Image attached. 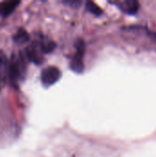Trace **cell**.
Instances as JSON below:
<instances>
[{
	"mask_svg": "<svg viewBox=\"0 0 156 157\" xmlns=\"http://www.w3.org/2000/svg\"><path fill=\"white\" fill-rule=\"evenodd\" d=\"M86 8L89 12H91L92 14H94L96 16H100L103 13V10L97 4H95L92 1L86 2Z\"/></svg>",
	"mask_w": 156,
	"mask_h": 157,
	"instance_id": "10",
	"label": "cell"
},
{
	"mask_svg": "<svg viewBox=\"0 0 156 157\" xmlns=\"http://www.w3.org/2000/svg\"><path fill=\"white\" fill-rule=\"evenodd\" d=\"M20 4L19 1H4L0 2V16L1 17H7L9 16L16 7Z\"/></svg>",
	"mask_w": 156,
	"mask_h": 157,
	"instance_id": "6",
	"label": "cell"
},
{
	"mask_svg": "<svg viewBox=\"0 0 156 157\" xmlns=\"http://www.w3.org/2000/svg\"><path fill=\"white\" fill-rule=\"evenodd\" d=\"M63 3L66 5L72 6L73 7H78L81 5V1L79 0H66V1H63Z\"/></svg>",
	"mask_w": 156,
	"mask_h": 157,
	"instance_id": "11",
	"label": "cell"
},
{
	"mask_svg": "<svg viewBox=\"0 0 156 157\" xmlns=\"http://www.w3.org/2000/svg\"><path fill=\"white\" fill-rule=\"evenodd\" d=\"M118 5V6L123 10L124 12H126L127 14H136L139 10V2L135 1V0H124V1H120L116 3Z\"/></svg>",
	"mask_w": 156,
	"mask_h": 157,
	"instance_id": "5",
	"label": "cell"
},
{
	"mask_svg": "<svg viewBox=\"0 0 156 157\" xmlns=\"http://www.w3.org/2000/svg\"><path fill=\"white\" fill-rule=\"evenodd\" d=\"M76 52L71 62V69L75 73H82L84 71V54H85V42L83 40L78 39L75 41Z\"/></svg>",
	"mask_w": 156,
	"mask_h": 157,
	"instance_id": "2",
	"label": "cell"
},
{
	"mask_svg": "<svg viewBox=\"0 0 156 157\" xmlns=\"http://www.w3.org/2000/svg\"><path fill=\"white\" fill-rule=\"evenodd\" d=\"M7 67H8V62L6 56L2 52H0V79H3L6 75Z\"/></svg>",
	"mask_w": 156,
	"mask_h": 157,
	"instance_id": "9",
	"label": "cell"
},
{
	"mask_svg": "<svg viewBox=\"0 0 156 157\" xmlns=\"http://www.w3.org/2000/svg\"><path fill=\"white\" fill-rule=\"evenodd\" d=\"M26 71V63L24 56L20 55V57L13 56L8 62L7 67V75L12 83L17 82L18 79L22 77V75L25 74Z\"/></svg>",
	"mask_w": 156,
	"mask_h": 157,
	"instance_id": "1",
	"label": "cell"
},
{
	"mask_svg": "<svg viewBox=\"0 0 156 157\" xmlns=\"http://www.w3.org/2000/svg\"><path fill=\"white\" fill-rule=\"evenodd\" d=\"M60 77H61L60 70L55 66H50L42 71L41 82L44 86H50L55 84Z\"/></svg>",
	"mask_w": 156,
	"mask_h": 157,
	"instance_id": "3",
	"label": "cell"
},
{
	"mask_svg": "<svg viewBox=\"0 0 156 157\" xmlns=\"http://www.w3.org/2000/svg\"><path fill=\"white\" fill-rule=\"evenodd\" d=\"M14 40H15V41H16L17 43L23 44V43H25V42H27V41L29 40V33H28L25 29H20L17 32V34L15 35Z\"/></svg>",
	"mask_w": 156,
	"mask_h": 157,
	"instance_id": "8",
	"label": "cell"
},
{
	"mask_svg": "<svg viewBox=\"0 0 156 157\" xmlns=\"http://www.w3.org/2000/svg\"><path fill=\"white\" fill-rule=\"evenodd\" d=\"M36 42H37L38 46L40 47V51L42 52V53L51 52L54 49V47H55L54 42L51 41V40H48V39L45 38V37H42L40 40H37Z\"/></svg>",
	"mask_w": 156,
	"mask_h": 157,
	"instance_id": "7",
	"label": "cell"
},
{
	"mask_svg": "<svg viewBox=\"0 0 156 157\" xmlns=\"http://www.w3.org/2000/svg\"><path fill=\"white\" fill-rule=\"evenodd\" d=\"M26 53L28 59L34 63H40L42 62V52L40 51V47L38 46L37 42H33L29 47L27 48Z\"/></svg>",
	"mask_w": 156,
	"mask_h": 157,
	"instance_id": "4",
	"label": "cell"
}]
</instances>
